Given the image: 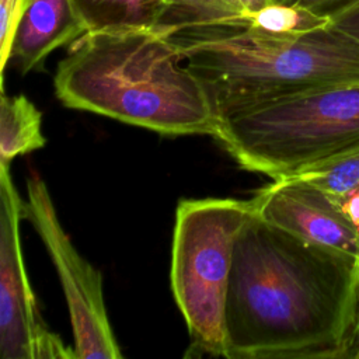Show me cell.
Wrapping results in <instances>:
<instances>
[{
  "label": "cell",
  "mask_w": 359,
  "mask_h": 359,
  "mask_svg": "<svg viewBox=\"0 0 359 359\" xmlns=\"http://www.w3.org/2000/svg\"><path fill=\"white\" fill-rule=\"evenodd\" d=\"M59 101L164 135L216 136L210 97L163 29L86 32L53 77Z\"/></svg>",
  "instance_id": "2"
},
{
  "label": "cell",
  "mask_w": 359,
  "mask_h": 359,
  "mask_svg": "<svg viewBox=\"0 0 359 359\" xmlns=\"http://www.w3.org/2000/svg\"><path fill=\"white\" fill-rule=\"evenodd\" d=\"M167 11L158 29L175 35L184 31L244 27L247 11L240 0H165Z\"/></svg>",
  "instance_id": "12"
},
{
  "label": "cell",
  "mask_w": 359,
  "mask_h": 359,
  "mask_svg": "<svg viewBox=\"0 0 359 359\" xmlns=\"http://www.w3.org/2000/svg\"><path fill=\"white\" fill-rule=\"evenodd\" d=\"M254 202L182 199L175 210L171 289L191 337L187 356H223L224 311L233 252Z\"/></svg>",
  "instance_id": "5"
},
{
  "label": "cell",
  "mask_w": 359,
  "mask_h": 359,
  "mask_svg": "<svg viewBox=\"0 0 359 359\" xmlns=\"http://www.w3.org/2000/svg\"><path fill=\"white\" fill-rule=\"evenodd\" d=\"M87 32L156 29L167 11L165 0H72Z\"/></svg>",
  "instance_id": "10"
},
{
  "label": "cell",
  "mask_w": 359,
  "mask_h": 359,
  "mask_svg": "<svg viewBox=\"0 0 359 359\" xmlns=\"http://www.w3.org/2000/svg\"><path fill=\"white\" fill-rule=\"evenodd\" d=\"M27 203L10 168L0 167V356L1 359H77L45 323L27 276L20 223Z\"/></svg>",
  "instance_id": "7"
},
{
  "label": "cell",
  "mask_w": 359,
  "mask_h": 359,
  "mask_svg": "<svg viewBox=\"0 0 359 359\" xmlns=\"http://www.w3.org/2000/svg\"><path fill=\"white\" fill-rule=\"evenodd\" d=\"M29 0H0V72H1V91L4 70L8 65L10 48L18 21L28 6Z\"/></svg>",
  "instance_id": "15"
},
{
  "label": "cell",
  "mask_w": 359,
  "mask_h": 359,
  "mask_svg": "<svg viewBox=\"0 0 359 359\" xmlns=\"http://www.w3.org/2000/svg\"><path fill=\"white\" fill-rule=\"evenodd\" d=\"M273 0H240L241 6L244 7V10L247 11V15L251 13H255L264 7H266L268 4H271Z\"/></svg>",
  "instance_id": "19"
},
{
  "label": "cell",
  "mask_w": 359,
  "mask_h": 359,
  "mask_svg": "<svg viewBox=\"0 0 359 359\" xmlns=\"http://www.w3.org/2000/svg\"><path fill=\"white\" fill-rule=\"evenodd\" d=\"M27 213L60 279L67 303L73 348L80 359H121L102 290V275L73 245L65 231L45 181L32 174L27 181Z\"/></svg>",
  "instance_id": "6"
},
{
  "label": "cell",
  "mask_w": 359,
  "mask_h": 359,
  "mask_svg": "<svg viewBox=\"0 0 359 359\" xmlns=\"http://www.w3.org/2000/svg\"><path fill=\"white\" fill-rule=\"evenodd\" d=\"M258 216L359 264V234L338 202L299 178L273 180L252 198Z\"/></svg>",
  "instance_id": "8"
},
{
  "label": "cell",
  "mask_w": 359,
  "mask_h": 359,
  "mask_svg": "<svg viewBox=\"0 0 359 359\" xmlns=\"http://www.w3.org/2000/svg\"><path fill=\"white\" fill-rule=\"evenodd\" d=\"M330 22V17L320 15L300 6L273 0L266 7L248 14L245 25L271 34L294 35L323 28Z\"/></svg>",
  "instance_id": "14"
},
{
  "label": "cell",
  "mask_w": 359,
  "mask_h": 359,
  "mask_svg": "<svg viewBox=\"0 0 359 359\" xmlns=\"http://www.w3.org/2000/svg\"><path fill=\"white\" fill-rule=\"evenodd\" d=\"M217 118L309 91L359 86V42L334 27L294 35L248 25L172 35Z\"/></svg>",
  "instance_id": "3"
},
{
  "label": "cell",
  "mask_w": 359,
  "mask_h": 359,
  "mask_svg": "<svg viewBox=\"0 0 359 359\" xmlns=\"http://www.w3.org/2000/svg\"><path fill=\"white\" fill-rule=\"evenodd\" d=\"M359 264L255 212L241 227L224 311L227 359L356 358Z\"/></svg>",
  "instance_id": "1"
},
{
  "label": "cell",
  "mask_w": 359,
  "mask_h": 359,
  "mask_svg": "<svg viewBox=\"0 0 359 359\" xmlns=\"http://www.w3.org/2000/svg\"><path fill=\"white\" fill-rule=\"evenodd\" d=\"M331 24L359 42V0L330 17Z\"/></svg>",
  "instance_id": "17"
},
{
  "label": "cell",
  "mask_w": 359,
  "mask_h": 359,
  "mask_svg": "<svg viewBox=\"0 0 359 359\" xmlns=\"http://www.w3.org/2000/svg\"><path fill=\"white\" fill-rule=\"evenodd\" d=\"M275 1L300 6V7L309 8L320 15L331 17V15L337 14L338 11L346 8L348 6L353 4L358 0H275Z\"/></svg>",
  "instance_id": "16"
},
{
  "label": "cell",
  "mask_w": 359,
  "mask_h": 359,
  "mask_svg": "<svg viewBox=\"0 0 359 359\" xmlns=\"http://www.w3.org/2000/svg\"><path fill=\"white\" fill-rule=\"evenodd\" d=\"M356 358H359V310H358V353Z\"/></svg>",
  "instance_id": "20"
},
{
  "label": "cell",
  "mask_w": 359,
  "mask_h": 359,
  "mask_svg": "<svg viewBox=\"0 0 359 359\" xmlns=\"http://www.w3.org/2000/svg\"><path fill=\"white\" fill-rule=\"evenodd\" d=\"M293 178L314 185L341 203L359 185V147L316 164Z\"/></svg>",
  "instance_id": "13"
},
{
  "label": "cell",
  "mask_w": 359,
  "mask_h": 359,
  "mask_svg": "<svg viewBox=\"0 0 359 359\" xmlns=\"http://www.w3.org/2000/svg\"><path fill=\"white\" fill-rule=\"evenodd\" d=\"M86 32L72 0H29L15 28L8 63L27 74L39 69L53 50Z\"/></svg>",
  "instance_id": "9"
},
{
  "label": "cell",
  "mask_w": 359,
  "mask_h": 359,
  "mask_svg": "<svg viewBox=\"0 0 359 359\" xmlns=\"http://www.w3.org/2000/svg\"><path fill=\"white\" fill-rule=\"evenodd\" d=\"M45 144L42 112L27 95H6L3 90L0 101V167L10 168L17 156L39 150Z\"/></svg>",
  "instance_id": "11"
},
{
  "label": "cell",
  "mask_w": 359,
  "mask_h": 359,
  "mask_svg": "<svg viewBox=\"0 0 359 359\" xmlns=\"http://www.w3.org/2000/svg\"><path fill=\"white\" fill-rule=\"evenodd\" d=\"M245 170L279 180L359 147V86L323 88L234 111L215 136Z\"/></svg>",
  "instance_id": "4"
},
{
  "label": "cell",
  "mask_w": 359,
  "mask_h": 359,
  "mask_svg": "<svg viewBox=\"0 0 359 359\" xmlns=\"http://www.w3.org/2000/svg\"><path fill=\"white\" fill-rule=\"evenodd\" d=\"M339 206L359 234V185L339 203Z\"/></svg>",
  "instance_id": "18"
}]
</instances>
